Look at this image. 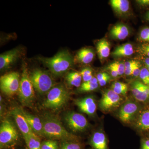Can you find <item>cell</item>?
<instances>
[{"label":"cell","instance_id":"4","mask_svg":"<svg viewBox=\"0 0 149 149\" xmlns=\"http://www.w3.org/2000/svg\"><path fill=\"white\" fill-rule=\"evenodd\" d=\"M16 128L10 120H3L0 127V149H14L19 144Z\"/></svg>","mask_w":149,"mask_h":149},{"label":"cell","instance_id":"32","mask_svg":"<svg viewBox=\"0 0 149 149\" xmlns=\"http://www.w3.org/2000/svg\"><path fill=\"white\" fill-rule=\"evenodd\" d=\"M111 64L117 70L119 75H122L123 73H125V67L124 63L116 61L111 63Z\"/></svg>","mask_w":149,"mask_h":149},{"label":"cell","instance_id":"23","mask_svg":"<svg viewBox=\"0 0 149 149\" xmlns=\"http://www.w3.org/2000/svg\"><path fill=\"white\" fill-rule=\"evenodd\" d=\"M82 77L80 73L77 72H69L65 76V80L70 86L80 88L81 85Z\"/></svg>","mask_w":149,"mask_h":149},{"label":"cell","instance_id":"12","mask_svg":"<svg viewBox=\"0 0 149 149\" xmlns=\"http://www.w3.org/2000/svg\"><path fill=\"white\" fill-rule=\"evenodd\" d=\"M21 53V49L16 48L1 54L0 55L1 71L9 68L20 57Z\"/></svg>","mask_w":149,"mask_h":149},{"label":"cell","instance_id":"34","mask_svg":"<svg viewBox=\"0 0 149 149\" xmlns=\"http://www.w3.org/2000/svg\"><path fill=\"white\" fill-rule=\"evenodd\" d=\"M140 149H149V138H146L142 140Z\"/></svg>","mask_w":149,"mask_h":149},{"label":"cell","instance_id":"37","mask_svg":"<svg viewBox=\"0 0 149 149\" xmlns=\"http://www.w3.org/2000/svg\"><path fill=\"white\" fill-rule=\"evenodd\" d=\"M108 69L110 71L111 73V75L113 77H116L118 75H119L117 70L111 64L108 67Z\"/></svg>","mask_w":149,"mask_h":149},{"label":"cell","instance_id":"27","mask_svg":"<svg viewBox=\"0 0 149 149\" xmlns=\"http://www.w3.org/2000/svg\"><path fill=\"white\" fill-rule=\"evenodd\" d=\"M134 98L136 101L141 102L148 101L149 100V85L144 84L141 93Z\"/></svg>","mask_w":149,"mask_h":149},{"label":"cell","instance_id":"38","mask_svg":"<svg viewBox=\"0 0 149 149\" xmlns=\"http://www.w3.org/2000/svg\"><path fill=\"white\" fill-rule=\"evenodd\" d=\"M140 67H141V65L139 64L136 66V67L134 68L133 71V73L132 75L135 77H138L140 75V72H141V70L140 69Z\"/></svg>","mask_w":149,"mask_h":149},{"label":"cell","instance_id":"39","mask_svg":"<svg viewBox=\"0 0 149 149\" xmlns=\"http://www.w3.org/2000/svg\"><path fill=\"white\" fill-rule=\"evenodd\" d=\"M111 77L109 74L107 77H104L102 80L98 82L99 85L101 86H104L106 85L107 83L109 81Z\"/></svg>","mask_w":149,"mask_h":149},{"label":"cell","instance_id":"3","mask_svg":"<svg viewBox=\"0 0 149 149\" xmlns=\"http://www.w3.org/2000/svg\"><path fill=\"white\" fill-rule=\"evenodd\" d=\"M69 97V93L64 85H55L47 94L43 106L48 109L58 110L66 104Z\"/></svg>","mask_w":149,"mask_h":149},{"label":"cell","instance_id":"2","mask_svg":"<svg viewBox=\"0 0 149 149\" xmlns=\"http://www.w3.org/2000/svg\"><path fill=\"white\" fill-rule=\"evenodd\" d=\"M40 59L56 77L65 74L71 68L74 62L71 54L66 50L60 51L52 57H42Z\"/></svg>","mask_w":149,"mask_h":149},{"label":"cell","instance_id":"18","mask_svg":"<svg viewBox=\"0 0 149 149\" xmlns=\"http://www.w3.org/2000/svg\"><path fill=\"white\" fill-rule=\"evenodd\" d=\"M110 35L114 39L119 40L125 39L129 35L128 27L123 24L115 25L111 29Z\"/></svg>","mask_w":149,"mask_h":149},{"label":"cell","instance_id":"41","mask_svg":"<svg viewBox=\"0 0 149 149\" xmlns=\"http://www.w3.org/2000/svg\"><path fill=\"white\" fill-rule=\"evenodd\" d=\"M137 1L141 5H149V0H140V1Z\"/></svg>","mask_w":149,"mask_h":149},{"label":"cell","instance_id":"1","mask_svg":"<svg viewBox=\"0 0 149 149\" xmlns=\"http://www.w3.org/2000/svg\"><path fill=\"white\" fill-rule=\"evenodd\" d=\"M44 137L61 141H80L77 136L66 130L57 118L52 114H45L42 119Z\"/></svg>","mask_w":149,"mask_h":149},{"label":"cell","instance_id":"24","mask_svg":"<svg viewBox=\"0 0 149 149\" xmlns=\"http://www.w3.org/2000/svg\"><path fill=\"white\" fill-rule=\"evenodd\" d=\"M99 85L97 77H93L90 81L82 83L79 88V91L81 93L92 92L97 89Z\"/></svg>","mask_w":149,"mask_h":149},{"label":"cell","instance_id":"44","mask_svg":"<svg viewBox=\"0 0 149 149\" xmlns=\"http://www.w3.org/2000/svg\"><path fill=\"white\" fill-rule=\"evenodd\" d=\"M146 66V68L148 69V70L149 71V66Z\"/></svg>","mask_w":149,"mask_h":149},{"label":"cell","instance_id":"25","mask_svg":"<svg viewBox=\"0 0 149 149\" xmlns=\"http://www.w3.org/2000/svg\"><path fill=\"white\" fill-rule=\"evenodd\" d=\"M59 149H85L80 141H61Z\"/></svg>","mask_w":149,"mask_h":149},{"label":"cell","instance_id":"26","mask_svg":"<svg viewBox=\"0 0 149 149\" xmlns=\"http://www.w3.org/2000/svg\"><path fill=\"white\" fill-rule=\"evenodd\" d=\"M128 86L125 83L121 82H115L111 86V90L118 95H126L128 91Z\"/></svg>","mask_w":149,"mask_h":149},{"label":"cell","instance_id":"42","mask_svg":"<svg viewBox=\"0 0 149 149\" xmlns=\"http://www.w3.org/2000/svg\"><path fill=\"white\" fill-rule=\"evenodd\" d=\"M146 66H149V58H147L145 60Z\"/></svg>","mask_w":149,"mask_h":149},{"label":"cell","instance_id":"35","mask_svg":"<svg viewBox=\"0 0 149 149\" xmlns=\"http://www.w3.org/2000/svg\"><path fill=\"white\" fill-rule=\"evenodd\" d=\"M141 49V52L149 58V44H144L142 45Z\"/></svg>","mask_w":149,"mask_h":149},{"label":"cell","instance_id":"28","mask_svg":"<svg viewBox=\"0 0 149 149\" xmlns=\"http://www.w3.org/2000/svg\"><path fill=\"white\" fill-rule=\"evenodd\" d=\"M59 143L56 140L48 139L42 142L41 149H59Z\"/></svg>","mask_w":149,"mask_h":149},{"label":"cell","instance_id":"20","mask_svg":"<svg viewBox=\"0 0 149 149\" xmlns=\"http://www.w3.org/2000/svg\"><path fill=\"white\" fill-rule=\"evenodd\" d=\"M112 8L119 14L127 13L129 9V2L127 0H111L110 1Z\"/></svg>","mask_w":149,"mask_h":149},{"label":"cell","instance_id":"30","mask_svg":"<svg viewBox=\"0 0 149 149\" xmlns=\"http://www.w3.org/2000/svg\"><path fill=\"white\" fill-rule=\"evenodd\" d=\"M80 73L84 82L90 81L93 77V70L90 68H85L81 70Z\"/></svg>","mask_w":149,"mask_h":149},{"label":"cell","instance_id":"19","mask_svg":"<svg viewBox=\"0 0 149 149\" xmlns=\"http://www.w3.org/2000/svg\"><path fill=\"white\" fill-rule=\"evenodd\" d=\"M97 50L100 59L108 57L110 52V45L108 41L105 39L99 41L97 44Z\"/></svg>","mask_w":149,"mask_h":149},{"label":"cell","instance_id":"40","mask_svg":"<svg viewBox=\"0 0 149 149\" xmlns=\"http://www.w3.org/2000/svg\"><path fill=\"white\" fill-rule=\"evenodd\" d=\"M108 75L109 74H107L106 72H102V73H99L97 76V79L98 81V82H100V81L102 80L104 77H107Z\"/></svg>","mask_w":149,"mask_h":149},{"label":"cell","instance_id":"36","mask_svg":"<svg viewBox=\"0 0 149 149\" xmlns=\"http://www.w3.org/2000/svg\"><path fill=\"white\" fill-rule=\"evenodd\" d=\"M140 63L139 62L136 61H130L126 62L124 65H125V68H130L136 66Z\"/></svg>","mask_w":149,"mask_h":149},{"label":"cell","instance_id":"17","mask_svg":"<svg viewBox=\"0 0 149 149\" xmlns=\"http://www.w3.org/2000/svg\"><path fill=\"white\" fill-rule=\"evenodd\" d=\"M95 54L91 49L84 48L78 51L76 54V59L77 61L84 64H88L93 61Z\"/></svg>","mask_w":149,"mask_h":149},{"label":"cell","instance_id":"15","mask_svg":"<svg viewBox=\"0 0 149 149\" xmlns=\"http://www.w3.org/2000/svg\"><path fill=\"white\" fill-rule=\"evenodd\" d=\"M89 144L92 149H109L106 136L102 130L93 133L89 140Z\"/></svg>","mask_w":149,"mask_h":149},{"label":"cell","instance_id":"29","mask_svg":"<svg viewBox=\"0 0 149 149\" xmlns=\"http://www.w3.org/2000/svg\"><path fill=\"white\" fill-rule=\"evenodd\" d=\"M144 85V83L140 81H135L133 82L131 87V92L134 97L141 93Z\"/></svg>","mask_w":149,"mask_h":149},{"label":"cell","instance_id":"43","mask_svg":"<svg viewBox=\"0 0 149 149\" xmlns=\"http://www.w3.org/2000/svg\"><path fill=\"white\" fill-rule=\"evenodd\" d=\"M148 20H149V13L148 14Z\"/></svg>","mask_w":149,"mask_h":149},{"label":"cell","instance_id":"7","mask_svg":"<svg viewBox=\"0 0 149 149\" xmlns=\"http://www.w3.org/2000/svg\"><path fill=\"white\" fill-rule=\"evenodd\" d=\"M63 118L68 127L74 133L84 132L90 125L88 120L83 115L75 112H67Z\"/></svg>","mask_w":149,"mask_h":149},{"label":"cell","instance_id":"22","mask_svg":"<svg viewBox=\"0 0 149 149\" xmlns=\"http://www.w3.org/2000/svg\"><path fill=\"white\" fill-rule=\"evenodd\" d=\"M134 52L133 47L129 43L118 46L113 52L112 54L114 56H128L133 54Z\"/></svg>","mask_w":149,"mask_h":149},{"label":"cell","instance_id":"6","mask_svg":"<svg viewBox=\"0 0 149 149\" xmlns=\"http://www.w3.org/2000/svg\"><path fill=\"white\" fill-rule=\"evenodd\" d=\"M34 88L30 80L27 66L24 63L22 66V73L18 92L19 101L24 106H29L33 103L35 97Z\"/></svg>","mask_w":149,"mask_h":149},{"label":"cell","instance_id":"13","mask_svg":"<svg viewBox=\"0 0 149 149\" xmlns=\"http://www.w3.org/2000/svg\"><path fill=\"white\" fill-rule=\"evenodd\" d=\"M75 105L78 107L80 111L88 115H94L97 110L95 100L91 96L78 99L74 101Z\"/></svg>","mask_w":149,"mask_h":149},{"label":"cell","instance_id":"5","mask_svg":"<svg viewBox=\"0 0 149 149\" xmlns=\"http://www.w3.org/2000/svg\"><path fill=\"white\" fill-rule=\"evenodd\" d=\"M29 77L34 88L41 95L47 94L55 86L49 72L44 70L38 68L33 69L29 73Z\"/></svg>","mask_w":149,"mask_h":149},{"label":"cell","instance_id":"33","mask_svg":"<svg viewBox=\"0 0 149 149\" xmlns=\"http://www.w3.org/2000/svg\"><path fill=\"white\" fill-rule=\"evenodd\" d=\"M140 37L143 41L149 42V27L144 28L141 31Z\"/></svg>","mask_w":149,"mask_h":149},{"label":"cell","instance_id":"10","mask_svg":"<svg viewBox=\"0 0 149 149\" xmlns=\"http://www.w3.org/2000/svg\"><path fill=\"white\" fill-rule=\"evenodd\" d=\"M123 98L112 90H108L103 94L99 103L102 111L107 112L118 107L123 102Z\"/></svg>","mask_w":149,"mask_h":149},{"label":"cell","instance_id":"21","mask_svg":"<svg viewBox=\"0 0 149 149\" xmlns=\"http://www.w3.org/2000/svg\"><path fill=\"white\" fill-rule=\"evenodd\" d=\"M23 138L27 149H41L42 141L40 137L35 133Z\"/></svg>","mask_w":149,"mask_h":149},{"label":"cell","instance_id":"45","mask_svg":"<svg viewBox=\"0 0 149 149\" xmlns=\"http://www.w3.org/2000/svg\"></svg>","mask_w":149,"mask_h":149},{"label":"cell","instance_id":"8","mask_svg":"<svg viewBox=\"0 0 149 149\" xmlns=\"http://www.w3.org/2000/svg\"><path fill=\"white\" fill-rule=\"evenodd\" d=\"M20 77L17 72H10L0 78V88L3 93L8 96H12L18 93Z\"/></svg>","mask_w":149,"mask_h":149},{"label":"cell","instance_id":"9","mask_svg":"<svg viewBox=\"0 0 149 149\" xmlns=\"http://www.w3.org/2000/svg\"><path fill=\"white\" fill-rule=\"evenodd\" d=\"M140 111V106L138 102L128 101L120 107L118 112V118L124 123H130L136 119Z\"/></svg>","mask_w":149,"mask_h":149},{"label":"cell","instance_id":"11","mask_svg":"<svg viewBox=\"0 0 149 149\" xmlns=\"http://www.w3.org/2000/svg\"><path fill=\"white\" fill-rule=\"evenodd\" d=\"M10 115L15 120L17 125L21 131L23 138L33 133L22 111L18 107L13 108L10 111Z\"/></svg>","mask_w":149,"mask_h":149},{"label":"cell","instance_id":"16","mask_svg":"<svg viewBox=\"0 0 149 149\" xmlns=\"http://www.w3.org/2000/svg\"><path fill=\"white\" fill-rule=\"evenodd\" d=\"M135 125L138 130H149V108L139 113L135 120Z\"/></svg>","mask_w":149,"mask_h":149},{"label":"cell","instance_id":"31","mask_svg":"<svg viewBox=\"0 0 149 149\" xmlns=\"http://www.w3.org/2000/svg\"><path fill=\"white\" fill-rule=\"evenodd\" d=\"M139 77L145 85H149V71L146 68L141 70Z\"/></svg>","mask_w":149,"mask_h":149},{"label":"cell","instance_id":"14","mask_svg":"<svg viewBox=\"0 0 149 149\" xmlns=\"http://www.w3.org/2000/svg\"><path fill=\"white\" fill-rule=\"evenodd\" d=\"M22 111L33 133L39 137H44L43 124L42 119L22 109Z\"/></svg>","mask_w":149,"mask_h":149}]
</instances>
